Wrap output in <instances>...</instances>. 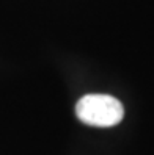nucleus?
I'll list each match as a JSON object with an SVG mask.
<instances>
[{
  "mask_svg": "<svg viewBox=\"0 0 154 155\" xmlns=\"http://www.w3.org/2000/svg\"><path fill=\"white\" fill-rule=\"evenodd\" d=\"M76 114L93 127H113L123 121L124 108L118 99L108 94H87L77 102Z\"/></svg>",
  "mask_w": 154,
  "mask_h": 155,
  "instance_id": "1",
  "label": "nucleus"
}]
</instances>
